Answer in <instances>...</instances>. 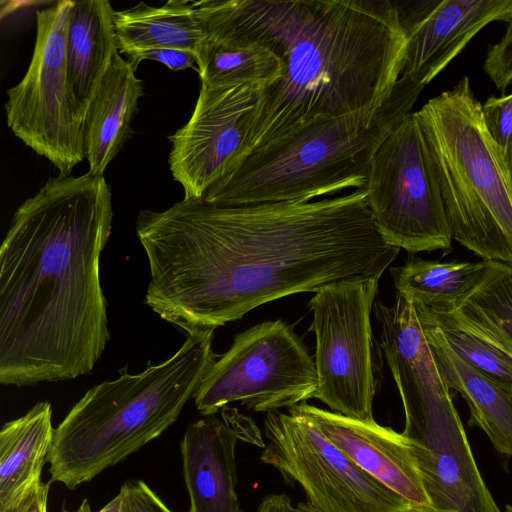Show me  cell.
<instances>
[{
  "label": "cell",
  "mask_w": 512,
  "mask_h": 512,
  "mask_svg": "<svg viewBox=\"0 0 512 512\" xmlns=\"http://www.w3.org/2000/svg\"><path fill=\"white\" fill-rule=\"evenodd\" d=\"M48 495L49 483L39 480L0 512H48Z\"/></svg>",
  "instance_id": "30"
},
{
  "label": "cell",
  "mask_w": 512,
  "mask_h": 512,
  "mask_svg": "<svg viewBox=\"0 0 512 512\" xmlns=\"http://www.w3.org/2000/svg\"><path fill=\"white\" fill-rule=\"evenodd\" d=\"M317 387L315 362L302 340L290 325L275 320L237 334L193 398L204 416L215 415L234 401L268 413L306 402Z\"/></svg>",
  "instance_id": "10"
},
{
  "label": "cell",
  "mask_w": 512,
  "mask_h": 512,
  "mask_svg": "<svg viewBox=\"0 0 512 512\" xmlns=\"http://www.w3.org/2000/svg\"><path fill=\"white\" fill-rule=\"evenodd\" d=\"M269 440L261 462L289 484L298 483L308 504L320 512H414L402 497L362 470L306 415L268 412Z\"/></svg>",
  "instance_id": "11"
},
{
  "label": "cell",
  "mask_w": 512,
  "mask_h": 512,
  "mask_svg": "<svg viewBox=\"0 0 512 512\" xmlns=\"http://www.w3.org/2000/svg\"><path fill=\"white\" fill-rule=\"evenodd\" d=\"M416 313L445 382L467 402L471 423L485 432L498 452L512 457V390L463 360L447 343L439 327L420 312Z\"/></svg>",
  "instance_id": "17"
},
{
  "label": "cell",
  "mask_w": 512,
  "mask_h": 512,
  "mask_svg": "<svg viewBox=\"0 0 512 512\" xmlns=\"http://www.w3.org/2000/svg\"><path fill=\"white\" fill-rule=\"evenodd\" d=\"M74 1L36 11V41L26 74L7 90V125L26 146L69 176L85 158L84 121L73 102L66 43Z\"/></svg>",
  "instance_id": "8"
},
{
  "label": "cell",
  "mask_w": 512,
  "mask_h": 512,
  "mask_svg": "<svg viewBox=\"0 0 512 512\" xmlns=\"http://www.w3.org/2000/svg\"><path fill=\"white\" fill-rule=\"evenodd\" d=\"M191 423L180 442L189 494L187 512H244L236 493L235 448L248 439V427L222 412Z\"/></svg>",
  "instance_id": "16"
},
{
  "label": "cell",
  "mask_w": 512,
  "mask_h": 512,
  "mask_svg": "<svg viewBox=\"0 0 512 512\" xmlns=\"http://www.w3.org/2000/svg\"><path fill=\"white\" fill-rule=\"evenodd\" d=\"M423 88L401 76L376 111L321 118L255 149L202 199L224 207L307 202L364 188L376 150L412 112Z\"/></svg>",
  "instance_id": "5"
},
{
  "label": "cell",
  "mask_w": 512,
  "mask_h": 512,
  "mask_svg": "<svg viewBox=\"0 0 512 512\" xmlns=\"http://www.w3.org/2000/svg\"><path fill=\"white\" fill-rule=\"evenodd\" d=\"M104 176L50 178L16 210L0 248V382L90 373L110 338L100 256L112 231Z\"/></svg>",
  "instance_id": "2"
},
{
  "label": "cell",
  "mask_w": 512,
  "mask_h": 512,
  "mask_svg": "<svg viewBox=\"0 0 512 512\" xmlns=\"http://www.w3.org/2000/svg\"><path fill=\"white\" fill-rule=\"evenodd\" d=\"M413 304L416 311L439 327L447 343L463 360L491 380L512 390L510 355L473 331L452 312L439 307Z\"/></svg>",
  "instance_id": "25"
},
{
  "label": "cell",
  "mask_w": 512,
  "mask_h": 512,
  "mask_svg": "<svg viewBox=\"0 0 512 512\" xmlns=\"http://www.w3.org/2000/svg\"><path fill=\"white\" fill-rule=\"evenodd\" d=\"M384 240L410 253L451 248L453 239L416 112L405 116L376 150L365 185Z\"/></svg>",
  "instance_id": "9"
},
{
  "label": "cell",
  "mask_w": 512,
  "mask_h": 512,
  "mask_svg": "<svg viewBox=\"0 0 512 512\" xmlns=\"http://www.w3.org/2000/svg\"><path fill=\"white\" fill-rule=\"evenodd\" d=\"M505 512H512V505H507L505 508Z\"/></svg>",
  "instance_id": "35"
},
{
  "label": "cell",
  "mask_w": 512,
  "mask_h": 512,
  "mask_svg": "<svg viewBox=\"0 0 512 512\" xmlns=\"http://www.w3.org/2000/svg\"><path fill=\"white\" fill-rule=\"evenodd\" d=\"M119 53L175 48L197 53L207 38L194 1L170 0L154 7L144 2L114 12Z\"/></svg>",
  "instance_id": "20"
},
{
  "label": "cell",
  "mask_w": 512,
  "mask_h": 512,
  "mask_svg": "<svg viewBox=\"0 0 512 512\" xmlns=\"http://www.w3.org/2000/svg\"><path fill=\"white\" fill-rule=\"evenodd\" d=\"M114 12L107 0L74 1L67 43V75L70 93L85 122L91 101L119 53Z\"/></svg>",
  "instance_id": "19"
},
{
  "label": "cell",
  "mask_w": 512,
  "mask_h": 512,
  "mask_svg": "<svg viewBox=\"0 0 512 512\" xmlns=\"http://www.w3.org/2000/svg\"><path fill=\"white\" fill-rule=\"evenodd\" d=\"M196 64L201 84L207 86L246 83L265 88L282 72L280 59L252 42L220 43L206 38L196 53Z\"/></svg>",
  "instance_id": "24"
},
{
  "label": "cell",
  "mask_w": 512,
  "mask_h": 512,
  "mask_svg": "<svg viewBox=\"0 0 512 512\" xmlns=\"http://www.w3.org/2000/svg\"><path fill=\"white\" fill-rule=\"evenodd\" d=\"M256 512H297L286 494H270L263 498Z\"/></svg>",
  "instance_id": "31"
},
{
  "label": "cell",
  "mask_w": 512,
  "mask_h": 512,
  "mask_svg": "<svg viewBox=\"0 0 512 512\" xmlns=\"http://www.w3.org/2000/svg\"><path fill=\"white\" fill-rule=\"evenodd\" d=\"M213 335H188L165 361L90 388L54 429L51 482L75 489L168 429L218 358Z\"/></svg>",
  "instance_id": "4"
},
{
  "label": "cell",
  "mask_w": 512,
  "mask_h": 512,
  "mask_svg": "<svg viewBox=\"0 0 512 512\" xmlns=\"http://www.w3.org/2000/svg\"><path fill=\"white\" fill-rule=\"evenodd\" d=\"M121 503H122V497H121V494L118 493L111 501H109L98 512H120Z\"/></svg>",
  "instance_id": "32"
},
{
  "label": "cell",
  "mask_w": 512,
  "mask_h": 512,
  "mask_svg": "<svg viewBox=\"0 0 512 512\" xmlns=\"http://www.w3.org/2000/svg\"><path fill=\"white\" fill-rule=\"evenodd\" d=\"M380 276L353 277L321 287L309 302L318 387L313 396L334 412L374 421L381 362L371 326Z\"/></svg>",
  "instance_id": "7"
},
{
  "label": "cell",
  "mask_w": 512,
  "mask_h": 512,
  "mask_svg": "<svg viewBox=\"0 0 512 512\" xmlns=\"http://www.w3.org/2000/svg\"><path fill=\"white\" fill-rule=\"evenodd\" d=\"M306 415L352 461L406 500L414 512H435L409 441L390 427L349 418L302 402L288 408Z\"/></svg>",
  "instance_id": "15"
},
{
  "label": "cell",
  "mask_w": 512,
  "mask_h": 512,
  "mask_svg": "<svg viewBox=\"0 0 512 512\" xmlns=\"http://www.w3.org/2000/svg\"><path fill=\"white\" fill-rule=\"evenodd\" d=\"M296 511L297 512H320V511L314 509L313 507H311L307 502L306 503H304V502L298 503V505L296 506Z\"/></svg>",
  "instance_id": "34"
},
{
  "label": "cell",
  "mask_w": 512,
  "mask_h": 512,
  "mask_svg": "<svg viewBox=\"0 0 512 512\" xmlns=\"http://www.w3.org/2000/svg\"><path fill=\"white\" fill-rule=\"evenodd\" d=\"M53 436L52 409L47 401L36 403L23 416L3 425L0 431V508L41 480Z\"/></svg>",
  "instance_id": "21"
},
{
  "label": "cell",
  "mask_w": 512,
  "mask_h": 512,
  "mask_svg": "<svg viewBox=\"0 0 512 512\" xmlns=\"http://www.w3.org/2000/svg\"><path fill=\"white\" fill-rule=\"evenodd\" d=\"M120 512H172L142 480L126 481L120 488Z\"/></svg>",
  "instance_id": "28"
},
{
  "label": "cell",
  "mask_w": 512,
  "mask_h": 512,
  "mask_svg": "<svg viewBox=\"0 0 512 512\" xmlns=\"http://www.w3.org/2000/svg\"><path fill=\"white\" fill-rule=\"evenodd\" d=\"M474 286L456 303L439 307L512 357V265L484 260Z\"/></svg>",
  "instance_id": "22"
},
{
  "label": "cell",
  "mask_w": 512,
  "mask_h": 512,
  "mask_svg": "<svg viewBox=\"0 0 512 512\" xmlns=\"http://www.w3.org/2000/svg\"><path fill=\"white\" fill-rule=\"evenodd\" d=\"M484 266V260L440 262L415 258L390 272L397 293L412 303L445 307L456 303L474 286Z\"/></svg>",
  "instance_id": "23"
},
{
  "label": "cell",
  "mask_w": 512,
  "mask_h": 512,
  "mask_svg": "<svg viewBox=\"0 0 512 512\" xmlns=\"http://www.w3.org/2000/svg\"><path fill=\"white\" fill-rule=\"evenodd\" d=\"M486 127L496 143L512 183V93L491 96L482 104Z\"/></svg>",
  "instance_id": "26"
},
{
  "label": "cell",
  "mask_w": 512,
  "mask_h": 512,
  "mask_svg": "<svg viewBox=\"0 0 512 512\" xmlns=\"http://www.w3.org/2000/svg\"><path fill=\"white\" fill-rule=\"evenodd\" d=\"M260 89L246 83L201 84L190 119L168 137L169 168L184 198H202L239 161Z\"/></svg>",
  "instance_id": "13"
},
{
  "label": "cell",
  "mask_w": 512,
  "mask_h": 512,
  "mask_svg": "<svg viewBox=\"0 0 512 512\" xmlns=\"http://www.w3.org/2000/svg\"><path fill=\"white\" fill-rule=\"evenodd\" d=\"M62 512H92V510H91L88 499H84L82 501V503L80 504V506L76 510L70 511L67 509H63Z\"/></svg>",
  "instance_id": "33"
},
{
  "label": "cell",
  "mask_w": 512,
  "mask_h": 512,
  "mask_svg": "<svg viewBox=\"0 0 512 512\" xmlns=\"http://www.w3.org/2000/svg\"><path fill=\"white\" fill-rule=\"evenodd\" d=\"M135 69L143 60H154L173 71L184 70L196 64L195 53L175 48H153L126 53Z\"/></svg>",
  "instance_id": "29"
},
{
  "label": "cell",
  "mask_w": 512,
  "mask_h": 512,
  "mask_svg": "<svg viewBox=\"0 0 512 512\" xmlns=\"http://www.w3.org/2000/svg\"><path fill=\"white\" fill-rule=\"evenodd\" d=\"M136 233L150 269L145 304L188 335L289 295L381 277L400 251L380 234L365 188L231 207L184 198L141 210Z\"/></svg>",
  "instance_id": "1"
},
{
  "label": "cell",
  "mask_w": 512,
  "mask_h": 512,
  "mask_svg": "<svg viewBox=\"0 0 512 512\" xmlns=\"http://www.w3.org/2000/svg\"><path fill=\"white\" fill-rule=\"evenodd\" d=\"M194 5L208 39L257 43L282 64L281 76L260 89L238 162L315 120L376 111L401 77L407 36L396 2L205 0Z\"/></svg>",
  "instance_id": "3"
},
{
  "label": "cell",
  "mask_w": 512,
  "mask_h": 512,
  "mask_svg": "<svg viewBox=\"0 0 512 512\" xmlns=\"http://www.w3.org/2000/svg\"><path fill=\"white\" fill-rule=\"evenodd\" d=\"M130 61L117 53L103 77L84 122V151L89 172L103 176L130 136V123L144 95Z\"/></svg>",
  "instance_id": "18"
},
{
  "label": "cell",
  "mask_w": 512,
  "mask_h": 512,
  "mask_svg": "<svg viewBox=\"0 0 512 512\" xmlns=\"http://www.w3.org/2000/svg\"><path fill=\"white\" fill-rule=\"evenodd\" d=\"M446 384L402 403L405 426L435 512H500L477 466Z\"/></svg>",
  "instance_id": "12"
},
{
  "label": "cell",
  "mask_w": 512,
  "mask_h": 512,
  "mask_svg": "<svg viewBox=\"0 0 512 512\" xmlns=\"http://www.w3.org/2000/svg\"><path fill=\"white\" fill-rule=\"evenodd\" d=\"M452 237L512 265V183L468 77L416 111Z\"/></svg>",
  "instance_id": "6"
},
{
  "label": "cell",
  "mask_w": 512,
  "mask_h": 512,
  "mask_svg": "<svg viewBox=\"0 0 512 512\" xmlns=\"http://www.w3.org/2000/svg\"><path fill=\"white\" fill-rule=\"evenodd\" d=\"M507 23L505 34L489 47L483 64L484 71L502 93L512 83V16Z\"/></svg>",
  "instance_id": "27"
},
{
  "label": "cell",
  "mask_w": 512,
  "mask_h": 512,
  "mask_svg": "<svg viewBox=\"0 0 512 512\" xmlns=\"http://www.w3.org/2000/svg\"><path fill=\"white\" fill-rule=\"evenodd\" d=\"M399 13L407 36L401 76L425 87L485 26L508 22L512 0L424 1Z\"/></svg>",
  "instance_id": "14"
}]
</instances>
